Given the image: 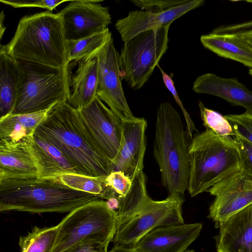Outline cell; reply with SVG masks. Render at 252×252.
Returning a JSON list of instances; mask_svg holds the SVG:
<instances>
[{"label": "cell", "mask_w": 252, "mask_h": 252, "mask_svg": "<svg viewBox=\"0 0 252 252\" xmlns=\"http://www.w3.org/2000/svg\"><path fill=\"white\" fill-rule=\"evenodd\" d=\"M34 134L62 151L81 175L100 178L112 172V163L82 124L78 110L66 102L57 103L51 108Z\"/></svg>", "instance_id": "obj_1"}, {"label": "cell", "mask_w": 252, "mask_h": 252, "mask_svg": "<svg viewBox=\"0 0 252 252\" xmlns=\"http://www.w3.org/2000/svg\"><path fill=\"white\" fill-rule=\"evenodd\" d=\"M99 199V196L63 184L57 177L0 180V212H70Z\"/></svg>", "instance_id": "obj_2"}, {"label": "cell", "mask_w": 252, "mask_h": 252, "mask_svg": "<svg viewBox=\"0 0 252 252\" xmlns=\"http://www.w3.org/2000/svg\"><path fill=\"white\" fill-rule=\"evenodd\" d=\"M191 140L178 111L162 102L157 109L153 155L168 195L184 196L188 189Z\"/></svg>", "instance_id": "obj_3"}, {"label": "cell", "mask_w": 252, "mask_h": 252, "mask_svg": "<svg viewBox=\"0 0 252 252\" xmlns=\"http://www.w3.org/2000/svg\"><path fill=\"white\" fill-rule=\"evenodd\" d=\"M5 45L15 59L58 68L67 65L66 41L58 13L47 10L23 17Z\"/></svg>", "instance_id": "obj_4"}, {"label": "cell", "mask_w": 252, "mask_h": 252, "mask_svg": "<svg viewBox=\"0 0 252 252\" xmlns=\"http://www.w3.org/2000/svg\"><path fill=\"white\" fill-rule=\"evenodd\" d=\"M188 191L194 197L240 169L234 138L206 129L194 135L189 148Z\"/></svg>", "instance_id": "obj_5"}, {"label": "cell", "mask_w": 252, "mask_h": 252, "mask_svg": "<svg viewBox=\"0 0 252 252\" xmlns=\"http://www.w3.org/2000/svg\"><path fill=\"white\" fill-rule=\"evenodd\" d=\"M19 78L13 114L47 110L67 98L66 67L16 59Z\"/></svg>", "instance_id": "obj_6"}, {"label": "cell", "mask_w": 252, "mask_h": 252, "mask_svg": "<svg viewBox=\"0 0 252 252\" xmlns=\"http://www.w3.org/2000/svg\"><path fill=\"white\" fill-rule=\"evenodd\" d=\"M117 212L103 199L83 205L69 214L57 225L58 233L52 252H63L88 240L108 243L115 237Z\"/></svg>", "instance_id": "obj_7"}, {"label": "cell", "mask_w": 252, "mask_h": 252, "mask_svg": "<svg viewBox=\"0 0 252 252\" xmlns=\"http://www.w3.org/2000/svg\"><path fill=\"white\" fill-rule=\"evenodd\" d=\"M138 199L132 212L117 227L114 246L134 248L143 236L157 227L184 223V196L168 195L164 200H154L145 189Z\"/></svg>", "instance_id": "obj_8"}, {"label": "cell", "mask_w": 252, "mask_h": 252, "mask_svg": "<svg viewBox=\"0 0 252 252\" xmlns=\"http://www.w3.org/2000/svg\"><path fill=\"white\" fill-rule=\"evenodd\" d=\"M170 25L142 32L124 42L119 54L120 74L129 86L140 89L168 49Z\"/></svg>", "instance_id": "obj_9"}, {"label": "cell", "mask_w": 252, "mask_h": 252, "mask_svg": "<svg viewBox=\"0 0 252 252\" xmlns=\"http://www.w3.org/2000/svg\"><path fill=\"white\" fill-rule=\"evenodd\" d=\"M80 121L99 150L112 163L122 140V120L96 96L78 110Z\"/></svg>", "instance_id": "obj_10"}, {"label": "cell", "mask_w": 252, "mask_h": 252, "mask_svg": "<svg viewBox=\"0 0 252 252\" xmlns=\"http://www.w3.org/2000/svg\"><path fill=\"white\" fill-rule=\"evenodd\" d=\"M96 96L104 102L122 121L135 117L126 101L120 74L119 54L112 37L98 54Z\"/></svg>", "instance_id": "obj_11"}, {"label": "cell", "mask_w": 252, "mask_h": 252, "mask_svg": "<svg viewBox=\"0 0 252 252\" xmlns=\"http://www.w3.org/2000/svg\"><path fill=\"white\" fill-rule=\"evenodd\" d=\"M102 0H71L58 13L66 41L77 40L102 32L111 23L108 7Z\"/></svg>", "instance_id": "obj_12"}, {"label": "cell", "mask_w": 252, "mask_h": 252, "mask_svg": "<svg viewBox=\"0 0 252 252\" xmlns=\"http://www.w3.org/2000/svg\"><path fill=\"white\" fill-rule=\"evenodd\" d=\"M207 191L215 196L208 215L215 225L252 204V180L240 169L213 185Z\"/></svg>", "instance_id": "obj_13"}, {"label": "cell", "mask_w": 252, "mask_h": 252, "mask_svg": "<svg viewBox=\"0 0 252 252\" xmlns=\"http://www.w3.org/2000/svg\"><path fill=\"white\" fill-rule=\"evenodd\" d=\"M147 125L144 118L123 121L122 143L112 163V171H122L132 180L143 170Z\"/></svg>", "instance_id": "obj_14"}, {"label": "cell", "mask_w": 252, "mask_h": 252, "mask_svg": "<svg viewBox=\"0 0 252 252\" xmlns=\"http://www.w3.org/2000/svg\"><path fill=\"white\" fill-rule=\"evenodd\" d=\"M99 52L71 61L66 66V102L77 110L87 107L96 96Z\"/></svg>", "instance_id": "obj_15"}, {"label": "cell", "mask_w": 252, "mask_h": 252, "mask_svg": "<svg viewBox=\"0 0 252 252\" xmlns=\"http://www.w3.org/2000/svg\"><path fill=\"white\" fill-rule=\"evenodd\" d=\"M201 223L157 227L143 236L134 247L139 252H184L199 236Z\"/></svg>", "instance_id": "obj_16"}, {"label": "cell", "mask_w": 252, "mask_h": 252, "mask_svg": "<svg viewBox=\"0 0 252 252\" xmlns=\"http://www.w3.org/2000/svg\"><path fill=\"white\" fill-rule=\"evenodd\" d=\"M204 2L203 0H189L161 13L139 10L131 11L125 18L117 20L115 26L123 41L125 42L142 32L171 25L175 20L200 7Z\"/></svg>", "instance_id": "obj_17"}, {"label": "cell", "mask_w": 252, "mask_h": 252, "mask_svg": "<svg viewBox=\"0 0 252 252\" xmlns=\"http://www.w3.org/2000/svg\"><path fill=\"white\" fill-rule=\"evenodd\" d=\"M32 141L13 143L0 140V180L40 177Z\"/></svg>", "instance_id": "obj_18"}, {"label": "cell", "mask_w": 252, "mask_h": 252, "mask_svg": "<svg viewBox=\"0 0 252 252\" xmlns=\"http://www.w3.org/2000/svg\"><path fill=\"white\" fill-rule=\"evenodd\" d=\"M216 227L217 252H252V204Z\"/></svg>", "instance_id": "obj_19"}, {"label": "cell", "mask_w": 252, "mask_h": 252, "mask_svg": "<svg viewBox=\"0 0 252 252\" xmlns=\"http://www.w3.org/2000/svg\"><path fill=\"white\" fill-rule=\"evenodd\" d=\"M192 89L198 94L220 97L233 106L244 107L252 114V91L237 78H223L207 73L196 78Z\"/></svg>", "instance_id": "obj_20"}, {"label": "cell", "mask_w": 252, "mask_h": 252, "mask_svg": "<svg viewBox=\"0 0 252 252\" xmlns=\"http://www.w3.org/2000/svg\"><path fill=\"white\" fill-rule=\"evenodd\" d=\"M52 107L32 113H11L0 118V140L13 143L32 141L36 128Z\"/></svg>", "instance_id": "obj_21"}, {"label": "cell", "mask_w": 252, "mask_h": 252, "mask_svg": "<svg viewBox=\"0 0 252 252\" xmlns=\"http://www.w3.org/2000/svg\"><path fill=\"white\" fill-rule=\"evenodd\" d=\"M32 145L40 169L39 178H55L68 173L81 174L62 151L41 137L34 134Z\"/></svg>", "instance_id": "obj_22"}, {"label": "cell", "mask_w": 252, "mask_h": 252, "mask_svg": "<svg viewBox=\"0 0 252 252\" xmlns=\"http://www.w3.org/2000/svg\"><path fill=\"white\" fill-rule=\"evenodd\" d=\"M204 48L219 56L234 60L252 68V47L245 40L230 34L209 33L200 37Z\"/></svg>", "instance_id": "obj_23"}, {"label": "cell", "mask_w": 252, "mask_h": 252, "mask_svg": "<svg viewBox=\"0 0 252 252\" xmlns=\"http://www.w3.org/2000/svg\"><path fill=\"white\" fill-rule=\"evenodd\" d=\"M19 71L16 60L5 45L0 49V118L12 113L19 83Z\"/></svg>", "instance_id": "obj_24"}, {"label": "cell", "mask_w": 252, "mask_h": 252, "mask_svg": "<svg viewBox=\"0 0 252 252\" xmlns=\"http://www.w3.org/2000/svg\"><path fill=\"white\" fill-rule=\"evenodd\" d=\"M111 37V33L107 28L86 38L66 41L67 64L98 52Z\"/></svg>", "instance_id": "obj_25"}, {"label": "cell", "mask_w": 252, "mask_h": 252, "mask_svg": "<svg viewBox=\"0 0 252 252\" xmlns=\"http://www.w3.org/2000/svg\"><path fill=\"white\" fill-rule=\"evenodd\" d=\"M57 233V225L43 228L34 226L27 235L20 237L21 252H52Z\"/></svg>", "instance_id": "obj_26"}, {"label": "cell", "mask_w": 252, "mask_h": 252, "mask_svg": "<svg viewBox=\"0 0 252 252\" xmlns=\"http://www.w3.org/2000/svg\"><path fill=\"white\" fill-rule=\"evenodd\" d=\"M105 177L95 178L81 174L68 173L57 177L63 184L79 191L99 196L106 199L109 188L104 184Z\"/></svg>", "instance_id": "obj_27"}, {"label": "cell", "mask_w": 252, "mask_h": 252, "mask_svg": "<svg viewBox=\"0 0 252 252\" xmlns=\"http://www.w3.org/2000/svg\"><path fill=\"white\" fill-rule=\"evenodd\" d=\"M198 106L203 124L206 129H211L221 136L234 135L232 126L224 116L206 108L200 101L198 102Z\"/></svg>", "instance_id": "obj_28"}, {"label": "cell", "mask_w": 252, "mask_h": 252, "mask_svg": "<svg viewBox=\"0 0 252 252\" xmlns=\"http://www.w3.org/2000/svg\"><path fill=\"white\" fill-rule=\"evenodd\" d=\"M231 124L234 135L252 144V114L247 111L241 114L224 116Z\"/></svg>", "instance_id": "obj_29"}, {"label": "cell", "mask_w": 252, "mask_h": 252, "mask_svg": "<svg viewBox=\"0 0 252 252\" xmlns=\"http://www.w3.org/2000/svg\"><path fill=\"white\" fill-rule=\"evenodd\" d=\"M104 181L105 186L113 189L120 197L128 194L132 184V180L119 171H112L104 178Z\"/></svg>", "instance_id": "obj_30"}, {"label": "cell", "mask_w": 252, "mask_h": 252, "mask_svg": "<svg viewBox=\"0 0 252 252\" xmlns=\"http://www.w3.org/2000/svg\"><path fill=\"white\" fill-rule=\"evenodd\" d=\"M233 137L238 150L240 170L252 180V144L237 136Z\"/></svg>", "instance_id": "obj_31"}, {"label": "cell", "mask_w": 252, "mask_h": 252, "mask_svg": "<svg viewBox=\"0 0 252 252\" xmlns=\"http://www.w3.org/2000/svg\"><path fill=\"white\" fill-rule=\"evenodd\" d=\"M189 0H133L134 5L153 13H161L184 4Z\"/></svg>", "instance_id": "obj_32"}, {"label": "cell", "mask_w": 252, "mask_h": 252, "mask_svg": "<svg viewBox=\"0 0 252 252\" xmlns=\"http://www.w3.org/2000/svg\"><path fill=\"white\" fill-rule=\"evenodd\" d=\"M157 66L158 67L161 72L162 80L165 86L169 90V91L171 93L176 103L178 104L182 110L184 117V119L185 120L187 127L186 128L188 133L189 137L192 139L193 132L194 131H197V130L189 114L185 109L178 96L174 85V82H173L172 78L161 68L158 64L157 65Z\"/></svg>", "instance_id": "obj_33"}, {"label": "cell", "mask_w": 252, "mask_h": 252, "mask_svg": "<svg viewBox=\"0 0 252 252\" xmlns=\"http://www.w3.org/2000/svg\"><path fill=\"white\" fill-rule=\"evenodd\" d=\"M1 2L10 5L14 8L32 7H36L47 9L52 11L58 5L66 1L65 0H0Z\"/></svg>", "instance_id": "obj_34"}, {"label": "cell", "mask_w": 252, "mask_h": 252, "mask_svg": "<svg viewBox=\"0 0 252 252\" xmlns=\"http://www.w3.org/2000/svg\"><path fill=\"white\" fill-rule=\"evenodd\" d=\"M246 2L252 3V0H247ZM212 33L234 35L252 33V20L239 24L222 25L214 29Z\"/></svg>", "instance_id": "obj_35"}, {"label": "cell", "mask_w": 252, "mask_h": 252, "mask_svg": "<svg viewBox=\"0 0 252 252\" xmlns=\"http://www.w3.org/2000/svg\"><path fill=\"white\" fill-rule=\"evenodd\" d=\"M108 245V243L88 240L75 245L63 252H109Z\"/></svg>", "instance_id": "obj_36"}, {"label": "cell", "mask_w": 252, "mask_h": 252, "mask_svg": "<svg viewBox=\"0 0 252 252\" xmlns=\"http://www.w3.org/2000/svg\"><path fill=\"white\" fill-rule=\"evenodd\" d=\"M109 252H139L134 248H126L121 247L114 246Z\"/></svg>", "instance_id": "obj_37"}, {"label": "cell", "mask_w": 252, "mask_h": 252, "mask_svg": "<svg viewBox=\"0 0 252 252\" xmlns=\"http://www.w3.org/2000/svg\"><path fill=\"white\" fill-rule=\"evenodd\" d=\"M234 36H237L245 40L248 44H249L252 47V33Z\"/></svg>", "instance_id": "obj_38"}, {"label": "cell", "mask_w": 252, "mask_h": 252, "mask_svg": "<svg viewBox=\"0 0 252 252\" xmlns=\"http://www.w3.org/2000/svg\"><path fill=\"white\" fill-rule=\"evenodd\" d=\"M184 252H194V250H187Z\"/></svg>", "instance_id": "obj_39"}, {"label": "cell", "mask_w": 252, "mask_h": 252, "mask_svg": "<svg viewBox=\"0 0 252 252\" xmlns=\"http://www.w3.org/2000/svg\"><path fill=\"white\" fill-rule=\"evenodd\" d=\"M249 74H250V75L252 76V68H250L249 69Z\"/></svg>", "instance_id": "obj_40"}]
</instances>
